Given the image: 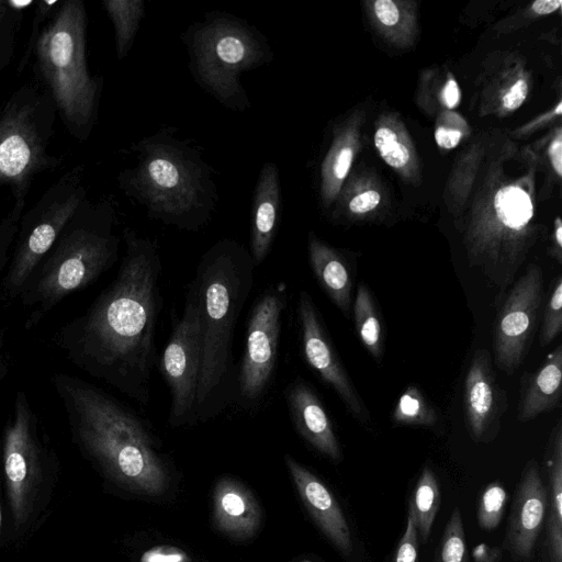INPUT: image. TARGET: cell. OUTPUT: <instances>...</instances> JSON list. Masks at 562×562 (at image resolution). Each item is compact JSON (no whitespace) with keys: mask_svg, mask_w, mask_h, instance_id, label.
<instances>
[{"mask_svg":"<svg viewBox=\"0 0 562 562\" xmlns=\"http://www.w3.org/2000/svg\"><path fill=\"white\" fill-rule=\"evenodd\" d=\"M123 240L114 280L57 331L55 342L76 368L146 405L157 358L162 262L157 240L130 227Z\"/></svg>","mask_w":562,"mask_h":562,"instance_id":"6da1fadb","label":"cell"},{"mask_svg":"<svg viewBox=\"0 0 562 562\" xmlns=\"http://www.w3.org/2000/svg\"><path fill=\"white\" fill-rule=\"evenodd\" d=\"M50 383L71 437L86 457L117 484L147 495L168 485V468L145 418L95 384L64 372Z\"/></svg>","mask_w":562,"mask_h":562,"instance_id":"7a4b0ae2","label":"cell"},{"mask_svg":"<svg viewBox=\"0 0 562 562\" xmlns=\"http://www.w3.org/2000/svg\"><path fill=\"white\" fill-rule=\"evenodd\" d=\"M255 268L249 250L232 238L214 243L196 266L192 281L200 299L202 323L198 423L210 422L234 405V335L252 290Z\"/></svg>","mask_w":562,"mask_h":562,"instance_id":"3957f363","label":"cell"},{"mask_svg":"<svg viewBox=\"0 0 562 562\" xmlns=\"http://www.w3.org/2000/svg\"><path fill=\"white\" fill-rule=\"evenodd\" d=\"M131 150L135 164L119 172L117 187L144 206L148 217L189 232L210 222L220 196L215 170L201 147L168 126L132 144Z\"/></svg>","mask_w":562,"mask_h":562,"instance_id":"277c9868","label":"cell"},{"mask_svg":"<svg viewBox=\"0 0 562 562\" xmlns=\"http://www.w3.org/2000/svg\"><path fill=\"white\" fill-rule=\"evenodd\" d=\"M115 210L110 199L87 198L31 274L21 295L24 328L36 327L66 296L94 282L119 259Z\"/></svg>","mask_w":562,"mask_h":562,"instance_id":"5b68a950","label":"cell"},{"mask_svg":"<svg viewBox=\"0 0 562 562\" xmlns=\"http://www.w3.org/2000/svg\"><path fill=\"white\" fill-rule=\"evenodd\" d=\"M87 29L85 2L64 0L43 26L33 53L37 82L79 142L89 138L98 122L104 82L88 68Z\"/></svg>","mask_w":562,"mask_h":562,"instance_id":"8992f818","label":"cell"},{"mask_svg":"<svg viewBox=\"0 0 562 562\" xmlns=\"http://www.w3.org/2000/svg\"><path fill=\"white\" fill-rule=\"evenodd\" d=\"M194 81L224 108L241 112L251 103L240 81L245 71L273 59L267 36L244 19L211 11L181 35Z\"/></svg>","mask_w":562,"mask_h":562,"instance_id":"52a82bcc","label":"cell"},{"mask_svg":"<svg viewBox=\"0 0 562 562\" xmlns=\"http://www.w3.org/2000/svg\"><path fill=\"white\" fill-rule=\"evenodd\" d=\"M56 114L38 82L16 89L0 109V187L10 189L15 204L25 205L33 180L63 162L49 151Z\"/></svg>","mask_w":562,"mask_h":562,"instance_id":"ba28073f","label":"cell"},{"mask_svg":"<svg viewBox=\"0 0 562 562\" xmlns=\"http://www.w3.org/2000/svg\"><path fill=\"white\" fill-rule=\"evenodd\" d=\"M83 177L85 166H74L49 186L29 211L23 212L1 284L4 303L20 297L33 271L88 198Z\"/></svg>","mask_w":562,"mask_h":562,"instance_id":"9c48e42d","label":"cell"},{"mask_svg":"<svg viewBox=\"0 0 562 562\" xmlns=\"http://www.w3.org/2000/svg\"><path fill=\"white\" fill-rule=\"evenodd\" d=\"M1 463L14 526L21 528L33 514L38 488L54 463L38 416L23 390L16 392L3 428Z\"/></svg>","mask_w":562,"mask_h":562,"instance_id":"30bf717a","label":"cell"},{"mask_svg":"<svg viewBox=\"0 0 562 562\" xmlns=\"http://www.w3.org/2000/svg\"><path fill=\"white\" fill-rule=\"evenodd\" d=\"M288 286H267L256 300L247 323L245 349L237 371L234 405L251 411L259 406L273 380Z\"/></svg>","mask_w":562,"mask_h":562,"instance_id":"8fae6325","label":"cell"},{"mask_svg":"<svg viewBox=\"0 0 562 562\" xmlns=\"http://www.w3.org/2000/svg\"><path fill=\"white\" fill-rule=\"evenodd\" d=\"M202 360L201 304L191 281L184 307L175 323L159 361V370L168 385L171 427L193 426L196 420V393Z\"/></svg>","mask_w":562,"mask_h":562,"instance_id":"7c38bea8","label":"cell"},{"mask_svg":"<svg viewBox=\"0 0 562 562\" xmlns=\"http://www.w3.org/2000/svg\"><path fill=\"white\" fill-rule=\"evenodd\" d=\"M543 272L531 263L495 301L492 329L493 363L512 375L528 356L543 301Z\"/></svg>","mask_w":562,"mask_h":562,"instance_id":"4fadbf2b","label":"cell"},{"mask_svg":"<svg viewBox=\"0 0 562 562\" xmlns=\"http://www.w3.org/2000/svg\"><path fill=\"white\" fill-rule=\"evenodd\" d=\"M301 349L307 366L341 400L349 414L363 426L371 415L358 393L323 323L311 294L301 290L297 299Z\"/></svg>","mask_w":562,"mask_h":562,"instance_id":"5bb4252c","label":"cell"},{"mask_svg":"<svg viewBox=\"0 0 562 562\" xmlns=\"http://www.w3.org/2000/svg\"><path fill=\"white\" fill-rule=\"evenodd\" d=\"M488 350L474 351L463 383V416L468 434L476 443H490L499 434L508 408L506 391L498 384Z\"/></svg>","mask_w":562,"mask_h":562,"instance_id":"9a60e30c","label":"cell"},{"mask_svg":"<svg viewBox=\"0 0 562 562\" xmlns=\"http://www.w3.org/2000/svg\"><path fill=\"white\" fill-rule=\"evenodd\" d=\"M548 492L537 460H529L517 483L512 512L507 521L504 549L517 562H531L540 537Z\"/></svg>","mask_w":562,"mask_h":562,"instance_id":"2e32d148","label":"cell"},{"mask_svg":"<svg viewBox=\"0 0 562 562\" xmlns=\"http://www.w3.org/2000/svg\"><path fill=\"white\" fill-rule=\"evenodd\" d=\"M284 461L303 505L316 526L344 555L352 553L353 543L346 516L334 494L313 472L285 454Z\"/></svg>","mask_w":562,"mask_h":562,"instance_id":"e0dca14e","label":"cell"},{"mask_svg":"<svg viewBox=\"0 0 562 562\" xmlns=\"http://www.w3.org/2000/svg\"><path fill=\"white\" fill-rule=\"evenodd\" d=\"M293 425L300 436L333 462L342 460V451L333 422L315 389L297 376L284 389Z\"/></svg>","mask_w":562,"mask_h":562,"instance_id":"ac0fdd59","label":"cell"},{"mask_svg":"<svg viewBox=\"0 0 562 562\" xmlns=\"http://www.w3.org/2000/svg\"><path fill=\"white\" fill-rule=\"evenodd\" d=\"M281 213V183L274 162L262 165L254 190L250 225V255L255 267L269 255Z\"/></svg>","mask_w":562,"mask_h":562,"instance_id":"d6986e66","label":"cell"},{"mask_svg":"<svg viewBox=\"0 0 562 562\" xmlns=\"http://www.w3.org/2000/svg\"><path fill=\"white\" fill-rule=\"evenodd\" d=\"M213 518L223 533L244 540L258 530L261 510L254 494L241 482L223 476L213 493Z\"/></svg>","mask_w":562,"mask_h":562,"instance_id":"ffe728a7","label":"cell"},{"mask_svg":"<svg viewBox=\"0 0 562 562\" xmlns=\"http://www.w3.org/2000/svg\"><path fill=\"white\" fill-rule=\"evenodd\" d=\"M547 513L540 543L541 562H562V418L551 430L544 453Z\"/></svg>","mask_w":562,"mask_h":562,"instance_id":"44dd1931","label":"cell"},{"mask_svg":"<svg viewBox=\"0 0 562 562\" xmlns=\"http://www.w3.org/2000/svg\"><path fill=\"white\" fill-rule=\"evenodd\" d=\"M308 260L319 286L347 318H351L355 272L337 251L313 234L308 236Z\"/></svg>","mask_w":562,"mask_h":562,"instance_id":"7402d4cb","label":"cell"},{"mask_svg":"<svg viewBox=\"0 0 562 562\" xmlns=\"http://www.w3.org/2000/svg\"><path fill=\"white\" fill-rule=\"evenodd\" d=\"M562 398V345L546 357L529 378L521 392L517 419L530 422L561 406Z\"/></svg>","mask_w":562,"mask_h":562,"instance_id":"603a6c76","label":"cell"},{"mask_svg":"<svg viewBox=\"0 0 562 562\" xmlns=\"http://www.w3.org/2000/svg\"><path fill=\"white\" fill-rule=\"evenodd\" d=\"M351 315L362 346L375 362L381 363L384 355L382 317L370 288L363 281L357 284Z\"/></svg>","mask_w":562,"mask_h":562,"instance_id":"cb8c5ba5","label":"cell"},{"mask_svg":"<svg viewBox=\"0 0 562 562\" xmlns=\"http://www.w3.org/2000/svg\"><path fill=\"white\" fill-rule=\"evenodd\" d=\"M440 503L441 493L437 476L429 465H425L412 491L407 512L423 542L430 536Z\"/></svg>","mask_w":562,"mask_h":562,"instance_id":"d4e9b609","label":"cell"},{"mask_svg":"<svg viewBox=\"0 0 562 562\" xmlns=\"http://www.w3.org/2000/svg\"><path fill=\"white\" fill-rule=\"evenodd\" d=\"M102 7L113 24L116 58L122 60L134 44L145 12V1L104 0Z\"/></svg>","mask_w":562,"mask_h":562,"instance_id":"484cf974","label":"cell"},{"mask_svg":"<svg viewBox=\"0 0 562 562\" xmlns=\"http://www.w3.org/2000/svg\"><path fill=\"white\" fill-rule=\"evenodd\" d=\"M391 420L397 427L434 429L439 427L441 415L418 386L409 384L397 398Z\"/></svg>","mask_w":562,"mask_h":562,"instance_id":"4316f807","label":"cell"},{"mask_svg":"<svg viewBox=\"0 0 562 562\" xmlns=\"http://www.w3.org/2000/svg\"><path fill=\"white\" fill-rule=\"evenodd\" d=\"M35 1L0 0V70L10 65L23 19L26 11L33 9Z\"/></svg>","mask_w":562,"mask_h":562,"instance_id":"83f0119b","label":"cell"},{"mask_svg":"<svg viewBox=\"0 0 562 562\" xmlns=\"http://www.w3.org/2000/svg\"><path fill=\"white\" fill-rule=\"evenodd\" d=\"M495 211L501 223L513 231L522 229L532 217L529 195L520 188L506 187L494 199Z\"/></svg>","mask_w":562,"mask_h":562,"instance_id":"f1b7e54d","label":"cell"},{"mask_svg":"<svg viewBox=\"0 0 562 562\" xmlns=\"http://www.w3.org/2000/svg\"><path fill=\"white\" fill-rule=\"evenodd\" d=\"M434 562H469L465 532L459 507H456L446 524L435 551Z\"/></svg>","mask_w":562,"mask_h":562,"instance_id":"f546056e","label":"cell"},{"mask_svg":"<svg viewBox=\"0 0 562 562\" xmlns=\"http://www.w3.org/2000/svg\"><path fill=\"white\" fill-rule=\"evenodd\" d=\"M507 503V492L499 481L488 483L479 498L477 522L481 529L492 531L499 525Z\"/></svg>","mask_w":562,"mask_h":562,"instance_id":"4dcf8cb0","label":"cell"},{"mask_svg":"<svg viewBox=\"0 0 562 562\" xmlns=\"http://www.w3.org/2000/svg\"><path fill=\"white\" fill-rule=\"evenodd\" d=\"M551 293L546 303L539 327V344L541 347L550 345L562 330V276L559 274L552 282Z\"/></svg>","mask_w":562,"mask_h":562,"instance_id":"1f68e13d","label":"cell"},{"mask_svg":"<svg viewBox=\"0 0 562 562\" xmlns=\"http://www.w3.org/2000/svg\"><path fill=\"white\" fill-rule=\"evenodd\" d=\"M63 1L59 0H37L33 7V16L31 21V31L25 49L18 65V75H20L29 64L40 37L41 31L46 22L56 12Z\"/></svg>","mask_w":562,"mask_h":562,"instance_id":"d6a6232c","label":"cell"},{"mask_svg":"<svg viewBox=\"0 0 562 562\" xmlns=\"http://www.w3.org/2000/svg\"><path fill=\"white\" fill-rule=\"evenodd\" d=\"M24 209L25 205L13 203L10 212L0 220V290Z\"/></svg>","mask_w":562,"mask_h":562,"instance_id":"836d02e7","label":"cell"},{"mask_svg":"<svg viewBox=\"0 0 562 562\" xmlns=\"http://www.w3.org/2000/svg\"><path fill=\"white\" fill-rule=\"evenodd\" d=\"M374 145L383 160L391 167L401 168L409 159L408 149L397 142L396 133L389 127H380L375 132Z\"/></svg>","mask_w":562,"mask_h":562,"instance_id":"e575fe53","label":"cell"},{"mask_svg":"<svg viewBox=\"0 0 562 562\" xmlns=\"http://www.w3.org/2000/svg\"><path fill=\"white\" fill-rule=\"evenodd\" d=\"M392 562H419V538L415 525L408 516Z\"/></svg>","mask_w":562,"mask_h":562,"instance_id":"d590c367","label":"cell"},{"mask_svg":"<svg viewBox=\"0 0 562 562\" xmlns=\"http://www.w3.org/2000/svg\"><path fill=\"white\" fill-rule=\"evenodd\" d=\"M140 562H191V559L177 547L156 546L142 554Z\"/></svg>","mask_w":562,"mask_h":562,"instance_id":"8d00e7d4","label":"cell"},{"mask_svg":"<svg viewBox=\"0 0 562 562\" xmlns=\"http://www.w3.org/2000/svg\"><path fill=\"white\" fill-rule=\"evenodd\" d=\"M380 202V194L376 191H366L351 199L349 209L352 213L361 214L372 211Z\"/></svg>","mask_w":562,"mask_h":562,"instance_id":"74e56055","label":"cell"},{"mask_svg":"<svg viewBox=\"0 0 562 562\" xmlns=\"http://www.w3.org/2000/svg\"><path fill=\"white\" fill-rule=\"evenodd\" d=\"M374 12L378 19L387 26L395 25L400 13L395 3L391 0H378L374 2Z\"/></svg>","mask_w":562,"mask_h":562,"instance_id":"f35d334b","label":"cell"},{"mask_svg":"<svg viewBox=\"0 0 562 562\" xmlns=\"http://www.w3.org/2000/svg\"><path fill=\"white\" fill-rule=\"evenodd\" d=\"M352 161V149L342 147L334 157L331 172L335 179L344 180L349 171Z\"/></svg>","mask_w":562,"mask_h":562,"instance_id":"ab89813d","label":"cell"},{"mask_svg":"<svg viewBox=\"0 0 562 562\" xmlns=\"http://www.w3.org/2000/svg\"><path fill=\"white\" fill-rule=\"evenodd\" d=\"M528 86L525 80H518L504 95L503 103L506 109L515 110L521 105L527 97Z\"/></svg>","mask_w":562,"mask_h":562,"instance_id":"60d3db41","label":"cell"},{"mask_svg":"<svg viewBox=\"0 0 562 562\" xmlns=\"http://www.w3.org/2000/svg\"><path fill=\"white\" fill-rule=\"evenodd\" d=\"M435 138L441 148L451 149L459 144L461 139V132L454 128L440 126L436 130Z\"/></svg>","mask_w":562,"mask_h":562,"instance_id":"b9f144b4","label":"cell"},{"mask_svg":"<svg viewBox=\"0 0 562 562\" xmlns=\"http://www.w3.org/2000/svg\"><path fill=\"white\" fill-rule=\"evenodd\" d=\"M442 101L447 108H454L460 100V91L457 82L454 80H450L445 86L441 93Z\"/></svg>","mask_w":562,"mask_h":562,"instance_id":"7bdbcfd3","label":"cell"},{"mask_svg":"<svg viewBox=\"0 0 562 562\" xmlns=\"http://www.w3.org/2000/svg\"><path fill=\"white\" fill-rule=\"evenodd\" d=\"M549 156L555 172L558 176H562V139L560 134L551 143L549 148Z\"/></svg>","mask_w":562,"mask_h":562,"instance_id":"ee69618b","label":"cell"},{"mask_svg":"<svg viewBox=\"0 0 562 562\" xmlns=\"http://www.w3.org/2000/svg\"><path fill=\"white\" fill-rule=\"evenodd\" d=\"M10 361L7 352L5 337L2 331H0V384L5 379L9 373Z\"/></svg>","mask_w":562,"mask_h":562,"instance_id":"f6af8a7d","label":"cell"},{"mask_svg":"<svg viewBox=\"0 0 562 562\" xmlns=\"http://www.w3.org/2000/svg\"><path fill=\"white\" fill-rule=\"evenodd\" d=\"M561 0H538L532 3V10L538 14H548L561 7Z\"/></svg>","mask_w":562,"mask_h":562,"instance_id":"bcb514c9","label":"cell"},{"mask_svg":"<svg viewBox=\"0 0 562 562\" xmlns=\"http://www.w3.org/2000/svg\"><path fill=\"white\" fill-rule=\"evenodd\" d=\"M479 550H474L473 554L475 557L476 562H497L499 558L502 557V553L499 554H490L494 548H487L484 543L477 547Z\"/></svg>","mask_w":562,"mask_h":562,"instance_id":"7dc6e473","label":"cell"},{"mask_svg":"<svg viewBox=\"0 0 562 562\" xmlns=\"http://www.w3.org/2000/svg\"><path fill=\"white\" fill-rule=\"evenodd\" d=\"M555 113H557L558 115H561V114H562V103H561V102H559V104L557 105Z\"/></svg>","mask_w":562,"mask_h":562,"instance_id":"c3c4849f","label":"cell"},{"mask_svg":"<svg viewBox=\"0 0 562 562\" xmlns=\"http://www.w3.org/2000/svg\"><path fill=\"white\" fill-rule=\"evenodd\" d=\"M1 528H2V508H1V503H0V532H1Z\"/></svg>","mask_w":562,"mask_h":562,"instance_id":"681fc988","label":"cell"},{"mask_svg":"<svg viewBox=\"0 0 562 562\" xmlns=\"http://www.w3.org/2000/svg\"><path fill=\"white\" fill-rule=\"evenodd\" d=\"M301 562H311V561H308V560H303V561H301Z\"/></svg>","mask_w":562,"mask_h":562,"instance_id":"f907efd6","label":"cell"}]
</instances>
